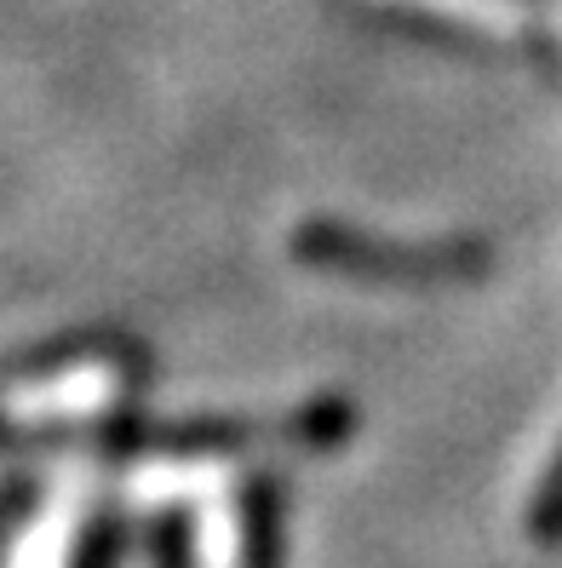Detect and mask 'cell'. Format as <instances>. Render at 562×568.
I'll return each instance as SVG.
<instances>
[{"label":"cell","mask_w":562,"mask_h":568,"mask_svg":"<svg viewBox=\"0 0 562 568\" xmlns=\"http://www.w3.org/2000/svg\"><path fill=\"white\" fill-rule=\"evenodd\" d=\"M293 258L310 271H334L350 282H396V287H425V282H471L488 271L482 242H385L350 224H299Z\"/></svg>","instance_id":"cell-1"},{"label":"cell","mask_w":562,"mask_h":568,"mask_svg":"<svg viewBox=\"0 0 562 568\" xmlns=\"http://www.w3.org/2000/svg\"><path fill=\"white\" fill-rule=\"evenodd\" d=\"M379 7L437 29H459V36H477V41H505V47L540 29V0H379Z\"/></svg>","instance_id":"cell-2"},{"label":"cell","mask_w":562,"mask_h":568,"mask_svg":"<svg viewBox=\"0 0 562 568\" xmlns=\"http://www.w3.org/2000/svg\"><path fill=\"white\" fill-rule=\"evenodd\" d=\"M534 534L540 540H562V454H556L551 477H545V488L534 499Z\"/></svg>","instance_id":"cell-3"}]
</instances>
